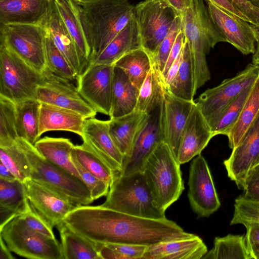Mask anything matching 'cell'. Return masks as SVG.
<instances>
[{
  "instance_id": "1",
  "label": "cell",
  "mask_w": 259,
  "mask_h": 259,
  "mask_svg": "<svg viewBox=\"0 0 259 259\" xmlns=\"http://www.w3.org/2000/svg\"><path fill=\"white\" fill-rule=\"evenodd\" d=\"M69 228L98 243H125L150 246L162 241L190 237L166 218L150 219L130 215L101 205L76 206L63 221Z\"/></svg>"
},
{
  "instance_id": "2",
  "label": "cell",
  "mask_w": 259,
  "mask_h": 259,
  "mask_svg": "<svg viewBox=\"0 0 259 259\" xmlns=\"http://www.w3.org/2000/svg\"><path fill=\"white\" fill-rule=\"evenodd\" d=\"M76 1L83 34L91 51L89 63L134 19L135 6L123 0Z\"/></svg>"
},
{
  "instance_id": "3",
  "label": "cell",
  "mask_w": 259,
  "mask_h": 259,
  "mask_svg": "<svg viewBox=\"0 0 259 259\" xmlns=\"http://www.w3.org/2000/svg\"><path fill=\"white\" fill-rule=\"evenodd\" d=\"M180 17L190 51L196 94L211 77L206 55L218 43L226 41L212 22L203 0H190L187 9Z\"/></svg>"
},
{
  "instance_id": "4",
  "label": "cell",
  "mask_w": 259,
  "mask_h": 259,
  "mask_svg": "<svg viewBox=\"0 0 259 259\" xmlns=\"http://www.w3.org/2000/svg\"><path fill=\"white\" fill-rule=\"evenodd\" d=\"M17 142L26 157L29 178L67 198L76 206L89 205L94 200L83 181L45 158L34 145L24 139Z\"/></svg>"
},
{
  "instance_id": "5",
  "label": "cell",
  "mask_w": 259,
  "mask_h": 259,
  "mask_svg": "<svg viewBox=\"0 0 259 259\" xmlns=\"http://www.w3.org/2000/svg\"><path fill=\"white\" fill-rule=\"evenodd\" d=\"M180 164L168 145L161 142L147 158L142 172L150 188L154 205L164 212L185 189Z\"/></svg>"
},
{
  "instance_id": "6",
  "label": "cell",
  "mask_w": 259,
  "mask_h": 259,
  "mask_svg": "<svg viewBox=\"0 0 259 259\" xmlns=\"http://www.w3.org/2000/svg\"><path fill=\"white\" fill-rule=\"evenodd\" d=\"M101 206L139 217L160 220L165 212L154 204L152 196L142 171L127 175L116 174Z\"/></svg>"
},
{
  "instance_id": "7",
  "label": "cell",
  "mask_w": 259,
  "mask_h": 259,
  "mask_svg": "<svg viewBox=\"0 0 259 259\" xmlns=\"http://www.w3.org/2000/svg\"><path fill=\"white\" fill-rule=\"evenodd\" d=\"M44 75L3 44L0 45V96L15 104L36 100Z\"/></svg>"
},
{
  "instance_id": "8",
  "label": "cell",
  "mask_w": 259,
  "mask_h": 259,
  "mask_svg": "<svg viewBox=\"0 0 259 259\" xmlns=\"http://www.w3.org/2000/svg\"><path fill=\"white\" fill-rule=\"evenodd\" d=\"M1 235L10 250L30 259H64L58 240L31 229L18 215L2 229Z\"/></svg>"
},
{
  "instance_id": "9",
  "label": "cell",
  "mask_w": 259,
  "mask_h": 259,
  "mask_svg": "<svg viewBox=\"0 0 259 259\" xmlns=\"http://www.w3.org/2000/svg\"><path fill=\"white\" fill-rule=\"evenodd\" d=\"M1 43L42 73L46 69V30L43 26L11 23L0 25Z\"/></svg>"
},
{
  "instance_id": "10",
  "label": "cell",
  "mask_w": 259,
  "mask_h": 259,
  "mask_svg": "<svg viewBox=\"0 0 259 259\" xmlns=\"http://www.w3.org/2000/svg\"><path fill=\"white\" fill-rule=\"evenodd\" d=\"M258 76L259 67L249 64L234 77L207 89L199 96L195 103L210 128L228 105L245 89L252 85Z\"/></svg>"
},
{
  "instance_id": "11",
  "label": "cell",
  "mask_w": 259,
  "mask_h": 259,
  "mask_svg": "<svg viewBox=\"0 0 259 259\" xmlns=\"http://www.w3.org/2000/svg\"><path fill=\"white\" fill-rule=\"evenodd\" d=\"M134 12L142 47L152 56L179 15L172 7L153 0L140 2Z\"/></svg>"
},
{
  "instance_id": "12",
  "label": "cell",
  "mask_w": 259,
  "mask_h": 259,
  "mask_svg": "<svg viewBox=\"0 0 259 259\" xmlns=\"http://www.w3.org/2000/svg\"><path fill=\"white\" fill-rule=\"evenodd\" d=\"M42 74L44 80L36 91L39 102L74 111L87 119L95 117L97 111L83 99L71 81L47 70Z\"/></svg>"
},
{
  "instance_id": "13",
  "label": "cell",
  "mask_w": 259,
  "mask_h": 259,
  "mask_svg": "<svg viewBox=\"0 0 259 259\" xmlns=\"http://www.w3.org/2000/svg\"><path fill=\"white\" fill-rule=\"evenodd\" d=\"M114 65H88L77 77L79 94L96 111L110 116Z\"/></svg>"
},
{
  "instance_id": "14",
  "label": "cell",
  "mask_w": 259,
  "mask_h": 259,
  "mask_svg": "<svg viewBox=\"0 0 259 259\" xmlns=\"http://www.w3.org/2000/svg\"><path fill=\"white\" fill-rule=\"evenodd\" d=\"M188 186L190 206L199 217H208L220 208L221 203L209 168L201 154L190 164Z\"/></svg>"
},
{
  "instance_id": "15",
  "label": "cell",
  "mask_w": 259,
  "mask_h": 259,
  "mask_svg": "<svg viewBox=\"0 0 259 259\" xmlns=\"http://www.w3.org/2000/svg\"><path fill=\"white\" fill-rule=\"evenodd\" d=\"M163 101L150 113L148 121L136 141L131 153L123 160L121 171L127 175L142 171L151 153L164 141L163 129Z\"/></svg>"
},
{
  "instance_id": "16",
  "label": "cell",
  "mask_w": 259,
  "mask_h": 259,
  "mask_svg": "<svg viewBox=\"0 0 259 259\" xmlns=\"http://www.w3.org/2000/svg\"><path fill=\"white\" fill-rule=\"evenodd\" d=\"M209 16L226 42L244 55L253 54L259 37V29L249 22L225 12L205 1Z\"/></svg>"
},
{
  "instance_id": "17",
  "label": "cell",
  "mask_w": 259,
  "mask_h": 259,
  "mask_svg": "<svg viewBox=\"0 0 259 259\" xmlns=\"http://www.w3.org/2000/svg\"><path fill=\"white\" fill-rule=\"evenodd\" d=\"M259 163V114L224 164L228 177L243 190L246 179Z\"/></svg>"
},
{
  "instance_id": "18",
  "label": "cell",
  "mask_w": 259,
  "mask_h": 259,
  "mask_svg": "<svg viewBox=\"0 0 259 259\" xmlns=\"http://www.w3.org/2000/svg\"><path fill=\"white\" fill-rule=\"evenodd\" d=\"M23 183L31 207L52 228L76 207L67 198L30 178Z\"/></svg>"
},
{
  "instance_id": "19",
  "label": "cell",
  "mask_w": 259,
  "mask_h": 259,
  "mask_svg": "<svg viewBox=\"0 0 259 259\" xmlns=\"http://www.w3.org/2000/svg\"><path fill=\"white\" fill-rule=\"evenodd\" d=\"M195 104L194 101H187L175 97L164 88V142L168 145L177 160L182 134Z\"/></svg>"
},
{
  "instance_id": "20",
  "label": "cell",
  "mask_w": 259,
  "mask_h": 259,
  "mask_svg": "<svg viewBox=\"0 0 259 259\" xmlns=\"http://www.w3.org/2000/svg\"><path fill=\"white\" fill-rule=\"evenodd\" d=\"M81 138L114 172L121 171L124 157L111 138L109 120L86 119Z\"/></svg>"
},
{
  "instance_id": "21",
  "label": "cell",
  "mask_w": 259,
  "mask_h": 259,
  "mask_svg": "<svg viewBox=\"0 0 259 259\" xmlns=\"http://www.w3.org/2000/svg\"><path fill=\"white\" fill-rule=\"evenodd\" d=\"M54 0H0V25L11 23L43 26Z\"/></svg>"
},
{
  "instance_id": "22",
  "label": "cell",
  "mask_w": 259,
  "mask_h": 259,
  "mask_svg": "<svg viewBox=\"0 0 259 259\" xmlns=\"http://www.w3.org/2000/svg\"><path fill=\"white\" fill-rule=\"evenodd\" d=\"M213 137L195 103L182 134L178 156L179 163H187L200 154Z\"/></svg>"
},
{
  "instance_id": "23",
  "label": "cell",
  "mask_w": 259,
  "mask_h": 259,
  "mask_svg": "<svg viewBox=\"0 0 259 259\" xmlns=\"http://www.w3.org/2000/svg\"><path fill=\"white\" fill-rule=\"evenodd\" d=\"M207 251L203 240L194 235L148 246L143 259H200Z\"/></svg>"
},
{
  "instance_id": "24",
  "label": "cell",
  "mask_w": 259,
  "mask_h": 259,
  "mask_svg": "<svg viewBox=\"0 0 259 259\" xmlns=\"http://www.w3.org/2000/svg\"><path fill=\"white\" fill-rule=\"evenodd\" d=\"M149 114L135 110L124 116L109 120V133L124 159L129 156L145 127Z\"/></svg>"
},
{
  "instance_id": "25",
  "label": "cell",
  "mask_w": 259,
  "mask_h": 259,
  "mask_svg": "<svg viewBox=\"0 0 259 259\" xmlns=\"http://www.w3.org/2000/svg\"><path fill=\"white\" fill-rule=\"evenodd\" d=\"M86 119L74 111L40 103L39 137L47 132L63 131L75 133L81 137Z\"/></svg>"
},
{
  "instance_id": "26",
  "label": "cell",
  "mask_w": 259,
  "mask_h": 259,
  "mask_svg": "<svg viewBox=\"0 0 259 259\" xmlns=\"http://www.w3.org/2000/svg\"><path fill=\"white\" fill-rule=\"evenodd\" d=\"M43 26L50 34L55 46L77 77L83 72L77 49L63 21L55 1Z\"/></svg>"
},
{
  "instance_id": "27",
  "label": "cell",
  "mask_w": 259,
  "mask_h": 259,
  "mask_svg": "<svg viewBox=\"0 0 259 259\" xmlns=\"http://www.w3.org/2000/svg\"><path fill=\"white\" fill-rule=\"evenodd\" d=\"M141 48V41L135 17L88 65H114L124 55Z\"/></svg>"
},
{
  "instance_id": "28",
  "label": "cell",
  "mask_w": 259,
  "mask_h": 259,
  "mask_svg": "<svg viewBox=\"0 0 259 259\" xmlns=\"http://www.w3.org/2000/svg\"><path fill=\"white\" fill-rule=\"evenodd\" d=\"M139 92V90L133 84L126 73L114 66L110 119L121 117L134 111Z\"/></svg>"
},
{
  "instance_id": "29",
  "label": "cell",
  "mask_w": 259,
  "mask_h": 259,
  "mask_svg": "<svg viewBox=\"0 0 259 259\" xmlns=\"http://www.w3.org/2000/svg\"><path fill=\"white\" fill-rule=\"evenodd\" d=\"M34 145L50 162L80 178L72 160L71 151L74 145L69 139L45 137Z\"/></svg>"
},
{
  "instance_id": "30",
  "label": "cell",
  "mask_w": 259,
  "mask_h": 259,
  "mask_svg": "<svg viewBox=\"0 0 259 259\" xmlns=\"http://www.w3.org/2000/svg\"><path fill=\"white\" fill-rule=\"evenodd\" d=\"M67 29L76 44L82 70L88 66L91 51L84 37L76 0H54Z\"/></svg>"
},
{
  "instance_id": "31",
  "label": "cell",
  "mask_w": 259,
  "mask_h": 259,
  "mask_svg": "<svg viewBox=\"0 0 259 259\" xmlns=\"http://www.w3.org/2000/svg\"><path fill=\"white\" fill-rule=\"evenodd\" d=\"M64 259H100L97 243L69 228L63 222L56 226Z\"/></svg>"
},
{
  "instance_id": "32",
  "label": "cell",
  "mask_w": 259,
  "mask_h": 259,
  "mask_svg": "<svg viewBox=\"0 0 259 259\" xmlns=\"http://www.w3.org/2000/svg\"><path fill=\"white\" fill-rule=\"evenodd\" d=\"M258 114L259 76L252 86L237 121L227 136L230 148L233 149L239 144Z\"/></svg>"
},
{
  "instance_id": "33",
  "label": "cell",
  "mask_w": 259,
  "mask_h": 259,
  "mask_svg": "<svg viewBox=\"0 0 259 259\" xmlns=\"http://www.w3.org/2000/svg\"><path fill=\"white\" fill-rule=\"evenodd\" d=\"M40 103L37 100L25 101L16 105V127L18 138L34 145L39 140Z\"/></svg>"
},
{
  "instance_id": "34",
  "label": "cell",
  "mask_w": 259,
  "mask_h": 259,
  "mask_svg": "<svg viewBox=\"0 0 259 259\" xmlns=\"http://www.w3.org/2000/svg\"><path fill=\"white\" fill-rule=\"evenodd\" d=\"M114 65L121 68L139 90L153 64L149 54L141 48L124 55Z\"/></svg>"
},
{
  "instance_id": "35",
  "label": "cell",
  "mask_w": 259,
  "mask_h": 259,
  "mask_svg": "<svg viewBox=\"0 0 259 259\" xmlns=\"http://www.w3.org/2000/svg\"><path fill=\"white\" fill-rule=\"evenodd\" d=\"M203 259H251L244 235L228 234L216 237L213 247Z\"/></svg>"
},
{
  "instance_id": "36",
  "label": "cell",
  "mask_w": 259,
  "mask_h": 259,
  "mask_svg": "<svg viewBox=\"0 0 259 259\" xmlns=\"http://www.w3.org/2000/svg\"><path fill=\"white\" fill-rule=\"evenodd\" d=\"M166 89L176 97L187 101H194L195 94L192 65L189 45L186 39L180 68L174 79Z\"/></svg>"
},
{
  "instance_id": "37",
  "label": "cell",
  "mask_w": 259,
  "mask_h": 259,
  "mask_svg": "<svg viewBox=\"0 0 259 259\" xmlns=\"http://www.w3.org/2000/svg\"><path fill=\"white\" fill-rule=\"evenodd\" d=\"M163 93L161 75L153 65L139 89L135 110L150 113L163 101Z\"/></svg>"
},
{
  "instance_id": "38",
  "label": "cell",
  "mask_w": 259,
  "mask_h": 259,
  "mask_svg": "<svg viewBox=\"0 0 259 259\" xmlns=\"http://www.w3.org/2000/svg\"><path fill=\"white\" fill-rule=\"evenodd\" d=\"M71 154L87 170L110 185L116 174L84 141L74 145Z\"/></svg>"
},
{
  "instance_id": "39",
  "label": "cell",
  "mask_w": 259,
  "mask_h": 259,
  "mask_svg": "<svg viewBox=\"0 0 259 259\" xmlns=\"http://www.w3.org/2000/svg\"><path fill=\"white\" fill-rule=\"evenodd\" d=\"M0 207L19 215L30 208L23 183L17 179L13 181L0 179Z\"/></svg>"
},
{
  "instance_id": "40",
  "label": "cell",
  "mask_w": 259,
  "mask_h": 259,
  "mask_svg": "<svg viewBox=\"0 0 259 259\" xmlns=\"http://www.w3.org/2000/svg\"><path fill=\"white\" fill-rule=\"evenodd\" d=\"M0 160L22 183L29 178L30 171L25 154L16 142L11 145L0 147Z\"/></svg>"
},
{
  "instance_id": "41",
  "label": "cell",
  "mask_w": 259,
  "mask_h": 259,
  "mask_svg": "<svg viewBox=\"0 0 259 259\" xmlns=\"http://www.w3.org/2000/svg\"><path fill=\"white\" fill-rule=\"evenodd\" d=\"M46 31L45 42L46 70L55 75L71 81L76 79V74L64 56L55 46L50 34L47 30Z\"/></svg>"
},
{
  "instance_id": "42",
  "label": "cell",
  "mask_w": 259,
  "mask_h": 259,
  "mask_svg": "<svg viewBox=\"0 0 259 259\" xmlns=\"http://www.w3.org/2000/svg\"><path fill=\"white\" fill-rule=\"evenodd\" d=\"M252 85L245 89L224 109L214 125L211 128L213 136L218 135H228L240 115Z\"/></svg>"
},
{
  "instance_id": "43",
  "label": "cell",
  "mask_w": 259,
  "mask_h": 259,
  "mask_svg": "<svg viewBox=\"0 0 259 259\" xmlns=\"http://www.w3.org/2000/svg\"><path fill=\"white\" fill-rule=\"evenodd\" d=\"M18 138L15 104L0 96V147L15 144Z\"/></svg>"
},
{
  "instance_id": "44",
  "label": "cell",
  "mask_w": 259,
  "mask_h": 259,
  "mask_svg": "<svg viewBox=\"0 0 259 259\" xmlns=\"http://www.w3.org/2000/svg\"><path fill=\"white\" fill-rule=\"evenodd\" d=\"M259 224V200L245 197L243 194L235 200L230 225Z\"/></svg>"
},
{
  "instance_id": "45",
  "label": "cell",
  "mask_w": 259,
  "mask_h": 259,
  "mask_svg": "<svg viewBox=\"0 0 259 259\" xmlns=\"http://www.w3.org/2000/svg\"><path fill=\"white\" fill-rule=\"evenodd\" d=\"M182 19L178 16L168 34L160 44L154 54L150 56L154 68L161 75L177 36L182 29Z\"/></svg>"
},
{
  "instance_id": "46",
  "label": "cell",
  "mask_w": 259,
  "mask_h": 259,
  "mask_svg": "<svg viewBox=\"0 0 259 259\" xmlns=\"http://www.w3.org/2000/svg\"><path fill=\"white\" fill-rule=\"evenodd\" d=\"M71 158L80 178L89 188L93 200L107 196L110 185L84 168L72 154Z\"/></svg>"
},
{
  "instance_id": "47",
  "label": "cell",
  "mask_w": 259,
  "mask_h": 259,
  "mask_svg": "<svg viewBox=\"0 0 259 259\" xmlns=\"http://www.w3.org/2000/svg\"><path fill=\"white\" fill-rule=\"evenodd\" d=\"M20 216L32 230L47 236L55 238L53 228L37 214L30 205V208L26 212L20 214Z\"/></svg>"
},
{
  "instance_id": "48",
  "label": "cell",
  "mask_w": 259,
  "mask_h": 259,
  "mask_svg": "<svg viewBox=\"0 0 259 259\" xmlns=\"http://www.w3.org/2000/svg\"><path fill=\"white\" fill-rule=\"evenodd\" d=\"M105 244L125 256L126 259H143L144 254L148 247L146 245L125 243Z\"/></svg>"
},
{
  "instance_id": "49",
  "label": "cell",
  "mask_w": 259,
  "mask_h": 259,
  "mask_svg": "<svg viewBox=\"0 0 259 259\" xmlns=\"http://www.w3.org/2000/svg\"><path fill=\"white\" fill-rule=\"evenodd\" d=\"M243 191L245 197L259 200V163L248 174Z\"/></svg>"
},
{
  "instance_id": "50",
  "label": "cell",
  "mask_w": 259,
  "mask_h": 259,
  "mask_svg": "<svg viewBox=\"0 0 259 259\" xmlns=\"http://www.w3.org/2000/svg\"><path fill=\"white\" fill-rule=\"evenodd\" d=\"M185 41V37L183 32L182 27V29L177 36L174 44L169 54L163 71L161 75L162 81L165 76L170 66L180 54Z\"/></svg>"
},
{
  "instance_id": "51",
  "label": "cell",
  "mask_w": 259,
  "mask_h": 259,
  "mask_svg": "<svg viewBox=\"0 0 259 259\" xmlns=\"http://www.w3.org/2000/svg\"><path fill=\"white\" fill-rule=\"evenodd\" d=\"M210 2L222 9L225 12L233 15L234 17H238L250 23L249 19L236 7L229 0H205Z\"/></svg>"
},
{
  "instance_id": "52",
  "label": "cell",
  "mask_w": 259,
  "mask_h": 259,
  "mask_svg": "<svg viewBox=\"0 0 259 259\" xmlns=\"http://www.w3.org/2000/svg\"><path fill=\"white\" fill-rule=\"evenodd\" d=\"M243 225L246 228L244 238L246 245L259 243V224L248 223Z\"/></svg>"
},
{
  "instance_id": "53",
  "label": "cell",
  "mask_w": 259,
  "mask_h": 259,
  "mask_svg": "<svg viewBox=\"0 0 259 259\" xmlns=\"http://www.w3.org/2000/svg\"><path fill=\"white\" fill-rule=\"evenodd\" d=\"M96 243L97 251L100 259H126L125 256L106 244Z\"/></svg>"
},
{
  "instance_id": "54",
  "label": "cell",
  "mask_w": 259,
  "mask_h": 259,
  "mask_svg": "<svg viewBox=\"0 0 259 259\" xmlns=\"http://www.w3.org/2000/svg\"><path fill=\"white\" fill-rule=\"evenodd\" d=\"M157 1L172 7L181 16L187 9L190 5V0H153Z\"/></svg>"
},
{
  "instance_id": "55",
  "label": "cell",
  "mask_w": 259,
  "mask_h": 259,
  "mask_svg": "<svg viewBox=\"0 0 259 259\" xmlns=\"http://www.w3.org/2000/svg\"><path fill=\"white\" fill-rule=\"evenodd\" d=\"M11 250L7 245L2 236L0 235V259H14Z\"/></svg>"
},
{
  "instance_id": "56",
  "label": "cell",
  "mask_w": 259,
  "mask_h": 259,
  "mask_svg": "<svg viewBox=\"0 0 259 259\" xmlns=\"http://www.w3.org/2000/svg\"><path fill=\"white\" fill-rule=\"evenodd\" d=\"M0 179L7 181H13L17 179L12 172L0 162Z\"/></svg>"
},
{
  "instance_id": "57",
  "label": "cell",
  "mask_w": 259,
  "mask_h": 259,
  "mask_svg": "<svg viewBox=\"0 0 259 259\" xmlns=\"http://www.w3.org/2000/svg\"><path fill=\"white\" fill-rule=\"evenodd\" d=\"M247 246L251 259H259V243H254Z\"/></svg>"
},
{
  "instance_id": "58",
  "label": "cell",
  "mask_w": 259,
  "mask_h": 259,
  "mask_svg": "<svg viewBox=\"0 0 259 259\" xmlns=\"http://www.w3.org/2000/svg\"><path fill=\"white\" fill-rule=\"evenodd\" d=\"M252 63L259 67V37L256 42L255 52L253 54Z\"/></svg>"
},
{
  "instance_id": "59",
  "label": "cell",
  "mask_w": 259,
  "mask_h": 259,
  "mask_svg": "<svg viewBox=\"0 0 259 259\" xmlns=\"http://www.w3.org/2000/svg\"><path fill=\"white\" fill-rule=\"evenodd\" d=\"M253 5L259 9V0H247Z\"/></svg>"
},
{
  "instance_id": "60",
  "label": "cell",
  "mask_w": 259,
  "mask_h": 259,
  "mask_svg": "<svg viewBox=\"0 0 259 259\" xmlns=\"http://www.w3.org/2000/svg\"><path fill=\"white\" fill-rule=\"evenodd\" d=\"M124 1H125V2H127L128 0H123Z\"/></svg>"
}]
</instances>
